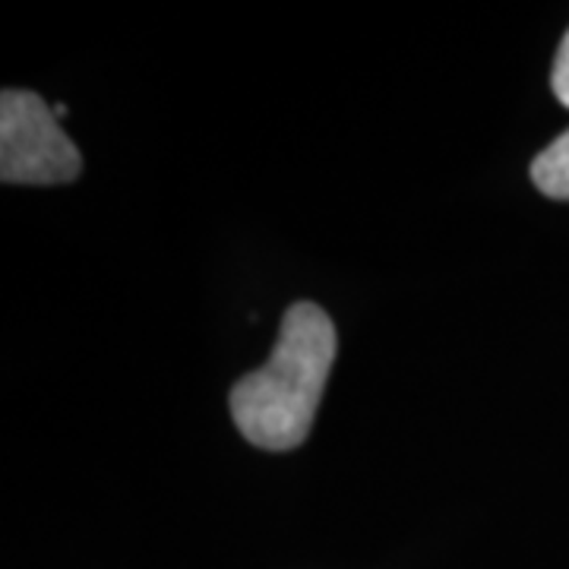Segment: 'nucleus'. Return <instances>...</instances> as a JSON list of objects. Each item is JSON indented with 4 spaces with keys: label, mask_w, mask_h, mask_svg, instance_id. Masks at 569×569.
I'll list each match as a JSON object with an SVG mask.
<instances>
[{
    "label": "nucleus",
    "mask_w": 569,
    "mask_h": 569,
    "mask_svg": "<svg viewBox=\"0 0 569 569\" xmlns=\"http://www.w3.org/2000/svg\"><path fill=\"white\" fill-rule=\"evenodd\" d=\"M336 348V326L323 307L310 301L288 307L269 361L231 389L234 427L253 447L284 452L305 443L323 402Z\"/></svg>",
    "instance_id": "nucleus-1"
},
{
    "label": "nucleus",
    "mask_w": 569,
    "mask_h": 569,
    "mask_svg": "<svg viewBox=\"0 0 569 569\" xmlns=\"http://www.w3.org/2000/svg\"><path fill=\"white\" fill-rule=\"evenodd\" d=\"M54 108L36 92L3 89L0 96V181L70 183L80 178L82 156L61 130Z\"/></svg>",
    "instance_id": "nucleus-2"
},
{
    "label": "nucleus",
    "mask_w": 569,
    "mask_h": 569,
    "mask_svg": "<svg viewBox=\"0 0 569 569\" xmlns=\"http://www.w3.org/2000/svg\"><path fill=\"white\" fill-rule=\"evenodd\" d=\"M531 181L550 200H569V130L535 156Z\"/></svg>",
    "instance_id": "nucleus-3"
},
{
    "label": "nucleus",
    "mask_w": 569,
    "mask_h": 569,
    "mask_svg": "<svg viewBox=\"0 0 569 569\" xmlns=\"http://www.w3.org/2000/svg\"><path fill=\"white\" fill-rule=\"evenodd\" d=\"M550 89L557 96V102L569 108V32L560 41V51L553 58V70H550Z\"/></svg>",
    "instance_id": "nucleus-4"
}]
</instances>
